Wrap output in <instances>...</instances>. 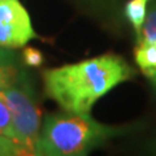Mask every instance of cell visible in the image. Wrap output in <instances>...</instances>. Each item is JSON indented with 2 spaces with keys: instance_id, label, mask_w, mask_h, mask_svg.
Masks as SVG:
<instances>
[{
  "instance_id": "cell-1",
  "label": "cell",
  "mask_w": 156,
  "mask_h": 156,
  "mask_svg": "<svg viewBox=\"0 0 156 156\" xmlns=\"http://www.w3.org/2000/svg\"><path fill=\"white\" fill-rule=\"evenodd\" d=\"M134 76L121 56L104 53L44 70L43 85L46 95L62 111L90 113L100 98Z\"/></svg>"
},
{
  "instance_id": "cell-2",
  "label": "cell",
  "mask_w": 156,
  "mask_h": 156,
  "mask_svg": "<svg viewBox=\"0 0 156 156\" xmlns=\"http://www.w3.org/2000/svg\"><path fill=\"white\" fill-rule=\"evenodd\" d=\"M133 126H112L92 119L90 113L58 112L42 124L35 147L41 156H81L101 147L109 139L130 133Z\"/></svg>"
},
{
  "instance_id": "cell-3",
  "label": "cell",
  "mask_w": 156,
  "mask_h": 156,
  "mask_svg": "<svg viewBox=\"0 0 156 156\" xmlns=\"http://www.w3.org/2000/svg\"><path fill=\"white\" fill-rule=\"evenodd\" d=\"M0 98L5 101L12 113L13 125L20 144L27 155H35V147L41 134V109L25 69L4 87H0Z\"/></svg>"
},
{
  "instance_id": "cell-4",
  "label": "cell",
  "mask_w": 156,
  "mask_h": 156,
  "mask_svg": "<svg viewBox=\"0 0 156 156\" xmlns=\"http://www.w3.org/2000/svg\"><path fill=\"white\" fill-rule=\"evenodd\" d=\"M38 35L30 14L20 0H0V47L21 48Z\"/></svg>"
},
{
  "instance_id": "cell-5",
  "label": "cell",
  "mask_w": 156,
  "mask_h": 156,
  "mask_svg": "<svg viewBox=\"0 0 156 156\" xmlns=\"http://www.w3.org/2000/svg\"><path fill=\"white\" fill-rule=\"evenodd\" d=\"M134 60L143 76L156 90V2L148 8L142 30L136 34Z\"/></svg>"
},
{
  "instance_id": "cell-6",
  "label": "cell",
  "mask_w": 156,
  "mask_h": 156,
  "mask_svg": "<svg viewBox=\"0 0 156 156\" xmlns=\"http://www.w3.org/2000/svg\"><path fill=\"white\" fill-rule=\"evenodd\" d=\"M22 69L17 55L11 48L0 47V87H4L17 77Z\"/></svg>"
},
{
  "instance_id": "cell-7",
  "label": "cell",
  "mask_w": 156,
  "mask_h": 156,
  "mask_svg": "<svg viewBox=\"0 0 156 156\" xmlns=\"http://www.w3.org/2000/svg\"><path fill=\"white\" fill-rule=\"evenodd\" d=\"M152 0H129L125 4L124 8V14L128 18V21L131 23V26L134 27L135 34H139L142 30V26L147 18L148 13V4Z\"/></svg>"
},
{
  "instance_id": "cell-8",
  "label": "cell",
  "mask_w": 156,
  "mask_h": 156,
  "mask_svg": "<svg viewBox=\"0 0 156 156\" xmlns=\"http://www.w3.org/2000/svg\"><path fill=\"white\" fill-rule=\"evenodd\" d=\"M0 131L20 144L16 129H14V125H13L12 113H11V111H9L7 103L2 98H0Z\"/></svg>"
},
{
  "instance_id": "cell-9",
  "label": "cell",
  "mask_w": 156,
  "mask_h": 156,
  "mask_svg": "<svg viewBox=\"0 0 156 156\" xmlns=\"http://www.w3.org/2000/svg\"><path fill=\"white\" fill-rule=\"evenodd\" d=\"M5 155H27L25 148L0 131V156Z\"/></svg>"
},
{
  "instance_id": "cell-10",
  "label": "cell",
  "mask_w": 156,
  "mask_h": 156,
  "mask_svg": "<svg viewBox=\"0 0 156 156\" xmlns=\"http://www.w3.org/2000/svg\"><path fill=\"white\" fill-rule=\"evenodd\" d=\"M22 60L27 66L38 68L43 64V53L34 47H25L22 52Z\"/></svg>"
},
{
  "instance_id": "cell-11",
  "label": "cell",
  "mask_w": 156,
  "mask_h": 156,
  "mask_svg": "<svg viewBox=\"0 0 156 156\" xmlns=\"http://www.w3.org/2000/svg\"><path fill=\"white\" fill-rule=\"evenodd\" d=\"M83 3L91 4V7H98V8H104L107 0H82Z\"/></svg>"
},
{
  "instance_id": "cell-12",
  "label": "cell",
  "mask_w": 156,
  "mask_h": 156,
  "mask_svg": "<svg viewBox=\"0 0 156 156\" xmlns=\"http://www.w3.org/2000/svg\"><path fill=\"white\" fill-rule=\"evenodd\" d=\"M150 150L151 151H152V152L154 154H156V139L154 140V142H152V144H151V147H150Z\"/></svg>"
}]
</instances>
